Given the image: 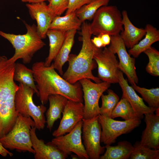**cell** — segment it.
<instances>
[{
  "label": "cell",
  "mask_w": 159,
  "mask_h": 159,
  "mask_svg": "<svg viewBox=\"0 0 159 159\" xmlns=\"http://www.w3.org/2000/svg\"><path fill=\"white\" fill-rule=\"evenodd\" d=\"M32 69L42 104H47L48 97L55 94L63 96L69 100L83 103V91L79 81L73 84L68 82L58 74L52 64L46 66L43 62L34 63Z\"/></svg>",
  "instance_id": "6da1fadb"
},
{
  "label": "cell",
  "mask_w": 159,
  "mask_h": 159,
  "mask_svg": "<svg viewBox=\"0 0 159 159\" xmlns=\"http://www.w3.org/2000/svg\"><path fill=\"white\" fill-rule=\"evenodd\" d=\"M15 64L5 56L0 62V138L12 129L19 114L14 105L19 88L13 79Z\"/></svg>",
  "instance_id": "7a4b0ae2"
},
{
  "label": "cell",
  "mask_w": 159,
  "mask_h": 159,
  "mask_svg": "<svg viewBox=\"0 0 159 159\" xmlns=\"http://www.w3.org/2000/svg\"><path fill=\"white\" fill-rule=\"evenodd\" d=\"M82 45L77 55L69 54L67 61L69 66L62 77L68 82L73 84L83 79L92 80L95 83L101 82L95 76L92 70L95 67L93 57L97 48L91 41L89 23L83 22L81 26Z\"/></svg>",
  "instance_id": "3957f363"
},
{
  "label": "cell",
  "mask_w": 159,
  "mask_h": 159,
  "mask_svg": "<svg viewBox=\"0 0 159 159\" xmlns=\"http://www.w3.org/2000/svg\"><path fill=\"white\" fill-rule=\"evenodd\" d=\"M23 21L26 29L25 34H16L0 30V35L7 40L15 49L14 55L8 59L11 63L20 59L24 64L30 63L34 54L46 45L37 33V26Z\"/></svg>",
  "instance_id": "277c9868"
},
{
  "label": "cell",
  "mask_w": 159,
  "mask_h": 159,
  "mask_svg": "<svg viewBox=\"0 0 159 159\" xmlns=\"http://www.w3.org/2000/svg\"><path fill=\"white\" fill-rule=\"evenodd\" d=\"M34 126V122L30 117H25L19 113L12 128L0 138V143L6 149L16 150L20 152L28 151L34 154L30 132L32 127Z\"/></svg>",
  "instance_id": "5b68a950"
},
{
  "label": "cell",
  "mask_w": 159,
  "mask_h": 159,
  "mask_svg": "<svg viewBox=\"0 0 159 159\" xmlns=\"http://www.w3.org/2000/svg\"><path fill=\"white\" fill-rule=\"evenodd\" d=\"M89 24L91 33L96 36L107 34L110 36L120 34L123 30L122 14L115 6L100 7Z\"/></svg>",
  "instance_id": "8992f818"
},
{
  "label": "cell",
  "mask_w": 159,
  "mask_h": 159,
  "mask_svg": "<svg viewBox=\"0 0 159 159\" xmlns=\"http://www.w3.org/2000/svg\"><path fill=\"white\" fill-rule=\"evenodd\" d=\"M18 86L14 98L16 111L24 116L30 117L36 128L39 130H43L46 123L44 114L46 107L42 104L38 106L35 104L33 96L35 92L33 89L20 83Z\"/></svg>",
  "instance_id": "52a82bcc"
},
{
  "label": "cell",
  "mask_w": 159,
  "mask_h": 159,
  "mask_svg": "<svg viewBox=\"0 0 159 159\" xmlns=\"http://www.w3.org/2000/svg\"><path fill=\"white\" fill-rule=\"evenodd\" d=\"M98 120L102 128L100 142L105 145L114 143L118 137L130 132L141 122L138 117L120 121L100 114Z\"/></svg>",
  "instance_id": "ba28073f"
},
{
  "label": "cell",
  "mask_w": 159,
  "mask_h": 159,
  "mask_svg": "<svg viewBox=\"0 0 159 159\" xmlns=\"http://www.w3.org/2000/svg\"><path fill=\"white\" fill-rule=\"evenodd\" d=\"M79 81L82 86L85 103L83 119H90L98 116L100 98L111 84L105 82L94 83L87 79H83Z\"/></svg>",
  "instance_id": "9c48e42d"
},
{
  "label": "cell",
  "mask_w": 159,
  "mask_h": 159,
  "mask_svg": "<svg viewBox=\"0 0 159 159\" xmlns=\"http://www.w3.org/2000/svg\"><path fill=\"white\" fill-rule=\"evenodd\" d=\"M98 116L90 119H82L83 144L90 159H100L105 148L100 145L102 130Z\"/></svg>",
  "instance_id": "30bf717a"
},
{
  "label": "cell",
  "mask_w": 159,
  "mask_h": 159,
  "mask_svg": "<svg viewBox=\"0 0 159 159\" xmlns=\"http://www.w3.org/2000/svg\"><path fill=\"white\" fill-rule=\"evenodd\" d=\"M115 54L110 46L103 49L97 48L93 57L98 66V77L111 84L119 82V62Z\"/></svg>",
  "instance_id": "8fae6325"
},
{
  "label": "cell",
  "mask_w": 159,
  "mask_h": 159,
  "mask_svg": "<svg viewBox=\"0 0 159 159\" xmlns=\"http://www.w3.org/2000/svg\"><path fill=\"white\" fill-rule=\"evenodd\" d=\"M82 120L68 134L55 137L47 143L58 148L67 155L73 153L81 159H88L82 140Z\"/></svg>",
  "instance_id": "7c38bea8"
},
{
  "label": "cell",
  "mask_w": 159,
  "mask_h": 159,
  "mask_svg": "<svg viewBox=\"0 0 159 159\" xmlns=\"http://www.w3.org/2000/svg\"><path fill=\"white\" fill-rule=\"evenodd\" d=\"M109 46L118 55L119 70L125 74L131 85L137 84L138 79L136 71L135 59L127 52L120 34L111 36Z\"/></svg>",
  "instance_id": "4fadbf2b"
},
{
  "label": "cell",
  "mask_w": 159,
  "mask_h": 159,
  "mask_svg": "<svg viewBox=\"0 0 159 159\" xmlns=\"http://www.w3.org/2000/svg\"><path fill=\"white\" fill-rule=\"evenodd\" d=\"M84 105L82 102L68 100L62 112L59 125L52 133L54 136L64 135L70 132L84 117Z\"/></svg>",
  "instance_id": "5bb4252c"
},
{
  "label": "cell",
  "mask_w": 159,
  "mask_h": 159,
  "mask_svg": "<svg viewBox=\"0 0 159 159\" xmlns=\"http://www.w3.org/2000/svg\"><path fill=\"white\" fill-rule=\"evenodd\" d=\"M32 18L37 23V33L42 39H45L47 33L55 17L44 1L26 4Z\"/></svg>",
  "instance_id": "9a60e30c"
},
{
  "label": "cell",
  "mask_w": 159,
  "mask_h": 159,
  "mask_svg": "<svg viewBox=\"0 0 159 159\" xmlns=\"http://www.w3.org/2000/svg\"><path fill=\"white\" fill-rule=\"evenodd\" d=\"M118 83L122 92V96L129 102L138 117L141 119L144 115L149 113H154L156 110L147 106L144 103L142 98L140 97L135 90L128 84L125 79L123 73L119 70L118 73Z\"/></svg>",
  "instance_id": "2e32d148"
},
{
  "label": "cell",
  "mask_w": 159,
  "mask_h": 159,
  "mask_svg": "<svg viewBox=\"0 0 159 159\" xmlns=\"http://www.w3.org/2000/svg\"><path fill=\"white\" fill-rule=\"evenodd\" d=\"M146 126L139 142L141 145L151 149H159V114L145 115Z\"/></svg>",
  "instance_id": "e0dca14e"
},
{
  "label": "cell",
  "mask_w": 159,
  "mask_h": 159,
  "mask_svg": "<svg viewBox=\"0 0 159 159\" xmlns=\"http://www.w3.org/2000/svg\"><path fill=\"white\" fill-rule=\"evenodd\" d=\"M35 126L30 129V135L32 147L35 153V159H65L68 155L52 145L45 144L42 139H39L36 133Z\"/></svg>",
  "instance_id": "ac0fdd59"
},
{
  "label": "cell",
  "mask_w": 159,
  "mask_h": 159,
  "mask_svg": "<svg viewBox=\"0 0 159 159\" xmlns=\"http://www.w3.org/2000/svg\"><path fill=\"white\" fill-rule=\"evenodd\" d=\"M121 14L123 29L120 35L126 47L130 49L145 36L146 31L145 29L138 28L133 25L126 11H123Z\"/></svg>",
  "instance_id": "d6986e66"
},
{
  "label": "cell",
  "mask_w": 159,
  "mask_h": 159,
  "mask_svg": "<svg viewBox=\"0 0 159 159\" xmlns=\"http://www.w3.org/2000/svg\"><path fill=\"white\" fill-rule=\"evenodd\" d=\"M68 101L67 98L59 95H52L48 97L49 107L46 112V123L47 128L50 131L55 122L61 118V114Z\"/></svg>",
  "instance_id": "ffe728a7"
},
{
  "label": "cell",
  "mask_w": 159,
  "mask_h": 159,
  "mask_svg": "<svg viewBox=\"0 0 159 159\" xmlns=\"http://www.w3.org/2000/svg\"><path fill=\"white\" fill-rule=\"evenodd\" d=\"M77 30H72L65 32L63 43L56 56L54 62L51 64L55 69L57 70L61 75L63 74L62 67L67 61L72 48Z\"/></svg>",
  "instance_id": "44dd1931"
},
{
  "label": "cell",
  "mask_w": 159,
  "mask_h": 159,
  "mask_svg": "<svg viewBox=\"0 0 159 159\" xmlns=\"http://www.w3.org/2000/svg\"><path fill=\"white\" fill-rule=\"evenodd\" d=\"M144 38L128 50V53L137 58L142 52L150 48L154 43L159 41V31L150 24L146 25Z\"/></svg>",
  "instance_id": "7402d4cb"
},
{
  "label": "cell",
  "mask_w": 159,
  "mask_h": 159,
  "mask_svg": "<svg viewBox=\"0 0 159 159\" xmlns=\"http://www.w3.org/2000/svg\"><path fill=\"white\" fill-rule=\"evenodd\" d=\"M82 22L77 17L76 11L64 16H55L49 29H54L65 32L72 30H79Z\"/></svg>",
  "instance_id": "603a6c76"
},
{
  "label": "cell",
  "mask_w": 159,
  "mask_h": 159,
  "mask_svg": "<svg viewBox=\"0 0 159 159\" xmlns=\"http://www.w3.org/2000/svg\"><path fill=\"white\" fill-rule=\"evenodd\" d=\"M105 147V152L100 159H128L133 148L131 143L127 141H120L115 146L106 145Z\"/></svg>",
  "instance_id": "cb8c5ba5"
},
{
  "label": "cell",
  "mask_w": 159,
  "mask_h": 159,
  "mask_svg": "<svg viewBox=\"0 0 159 159\" xmlns=\"http://www.w3.org/2000/svg\"><path fill=\"white\" fill-rule=\"evenodd\" d=\"M65 32L54 29H49L46 35L49 40V49L48 57L44 62L46 66L51 65L64 42Z\"/></svg>",
  "instance_id": "d4e9b609"
},
{
  "label": "cell",
  "mask_w": 159,
  "mask_h": 159,
  "mask_svg": "<svg viewBox=\"0 0 159 159\" xmlns=\"http://www.w3.org/2000/svg\"><path fill=\"white\" fill-rule=\"evenodd\" d=\"M13 79L14 81L33 89L39 97L38 91L34 83L33 72L32 69L28 68L22 63H15Z\"/></svg>",
  "instance_id": "484cf974"
},
{
  "label": "cell",
  "mask_w": 159,
  "mask_h": 159,
  "mask_svg": "<svg viewBox=\"0 0 159 159\" xmlns=\"http://www.w3.org/2000/svg\"><path fill=\"white\" fill-rule=\"evenodd\" d=\"M110 0H92L76 11V15L82 23L92 19L97 10L101 7L108 5Z\"/></svg>",
  "instance_id": "4316f807"
},
{
  "label": "cell",
  "mask_w": 159,
  "mask_h": 159,
  "mask_svg": "<svg viewBox=\"0 0 159 159\" xmlns=\"http://www.w3.org/2000/svg\"><path fill=\"white\" fill-rule=\"evenodd\" d=\"M117 117H120L125 120L139 118L128 101L122 96L112 113L111 118Z\"/></svg>",
  "instance_id": "83f0119b"
},
{
  "label": "cell",
  "mask_w": 159,
  "mask_h": 159,
  "mask_svg": "<svg viewBox=\"0 0 159 159\" xmlns=\"http://www.w3.org/2000/svg\"><path fill=\"white\" fill-rule=\"evenodd\" d=\"M135 91L139 93L148 106L156 110L159 108V88L148 89L139 87L136 84L131 85Z\"/></svg>",
  "instance_id": "f1b7e54d"
},
{
  "label": "cell",
  "mask_w": 159,
  "mask_h": 159,
  "mask_svg": "<svg viewBox=\"0 0 159 159\" xmlns=\"http://www.w3.org/2000/svg\"><path fill=\"white\" fill-rule=\"evenodd\" d=\"M107 94L101 96L102 105L100 108V114L111 118L112 113L119 102L118 96L112 90L107 89Z\"/></svg>",
  "instance_id": "f546056e"
},
{
  "label": "cell",
  "mask_w": 159,
  "mask_h": 159,
  "mask_svg": "<svg viewBox=\"0 0 159 159\" xmlns=\"http://www.w3.org/2000/svg\"><path fill=\"white\" fill-rule=\"evenodd\" d=\"M130 159H159V149L155 150L143 146L139 141L133 145Z\"/></svg>",
  "instance_id": "4dcf8cb0"
},
{
  "label": "cell",
  "mask_w": 159,
  "mask_h": 159,
  "mask_svg": "<svg viewBox=\"0 0 159 159\" xmlns=\"http://www.w3.org/2000/svg\"><path fill=\"white\" fill-rule=\"evenodd\" d=\"M143 52L148 56L149 62L145 70L150 75L155 77L159 76V52L154 47H151Z\"/></svg>",
  "instance_id": "1f68e13d"
},
{
  "label": "cell",
  "mask_w": 159,
  "mask_h": 159,
  "mask_svg": "<svg viewBox=\"0 0 159 159\" xmlns=\"http://www.w3.org/2000/svg\"><path fill=\"white\" fill-rule=\"evenodd\" d=\"M69 0H50L48 5L55 16H60L67 9Z\"/></svg>",
  "instance_id": "d6a6232c"
},
{
  "label": "cell",
  "mask_w": 159,
  "mask_h": 159,
  "mask_svg": "<svg viewBox=\"0 0 159 159\" xmlns=\"http://www.w3.org/2000/svg\"><path fill=\"white\" fill-rule=\"evenodd\" d=\"M92 0H69L68 7L65 15L76 11L84 5L90 2Z\"/></svg>",
  "instance_id": "836d02e7"
},
{
  "label": "cell",
  "mask_w": 159,
  "mask_h": 159,
  "mask_svg": "<svg viewBox=\"0 0 159 159\" xmlns=\"http://www.w3.org/2000/svg\"><path fill=\"white\" fill-rule=\"evenodd\" d=\"M92 42L97 48L103 47V44L100 36H96L91 39Z\"/></svg>",
  "instance_id": "e575fe53"
},
{
  "label": "cell",
  "mask_w": 159,
  "mask_h": 159,
  "mask_svg": "<svg viewBox=\"0 0 159 159\" xmlns=\"http://www.w3.org/2000/svg\"><path fill=\"white\" fill-rule=\"evenodd\" d=\"M103 44V47H105L109 44L111 42V36L107 34H103L100 36Z\"/></svg>",
  "instance_id": "d590c367"
},
{
  "label": "cell",
  "mask_w": 159,
  "mask_h": 159,
  "mask_svg": "<svg viewBox=\"0 0 159 159\" xmlns=\"http://www.w3.org/2000/svg\"><path fill=\"white\" fill-rule=\"evenodd\" d=\"M0 155L3 157H6L8 155L11 157L13 156V154L5 148L0 143Z\"/></svg>",
  "instance_id": "8d00e7d4"
},
{
  "label": "cell",
  "mask_w": 159,
  "mask_h": 159,
  "mask_svg": "<svg viewBox=\"0 0 159 159\" xmlns=\"http://www.w3.org/2000/svg\"><path fill=\"white\" fill-rule=\"evenodd\" d=\"M24 2H28L29 3H34L38 2L45 1L44 0H21Z\"/></svg>",
  "instance_id": "74e56055"
},
{
  "label": "cell",
  "mask_w": 159,
  "mask_h": 159,
  "mask_svg": "<svg viewBox=\"0 0 159 159\" xmlns=\"http://www.w3.org/2000/svg\"><path fill=\"white\" fill-rule=\"evenodd\" d=\"M2 56H1L0 55V62H1L2 58Z\"/></svg>",
  "instance_id": "f35d334b"
},
{
  "label": "cell",
  "mask_w": 159,
  "mask_h": 159,
  "mask_svg": "<svg viewBox=\"0 0 159 159\" xmlns=\"http://www.w3.org/2000/svg\"><path fill=\"white\" fill-rule=\"evenodd\" d=\"M50 0H44L45 1H48L49 2L50 1Z\"/></svg>",
  "instance_id": "ab89813d"
}]
</instances>
